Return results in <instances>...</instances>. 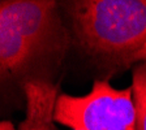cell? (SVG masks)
Returning <instances> with one entry per match:
<instances>
[{
    "label": "cell",
    "mask_w": 146,
    "mask_h": 130,
    "mask_svg": "<svg viewBox=\"0 0 146 130\" xmlns=\"http://www.w3.org/2000/svg\"><path fill=\"white\" fill-rule=\"evenodd\" d=\"M72 36L52 0H0V90L58 67Z\"/></svg>",
    "instance_id": "1"
},
{
    "label": "cell",
    "mask_w": 146,
    "mask_h": 130,
    "mask_svg": "<svg viewBox=\"0 0 146 130\" xmlns=\"http://www.w3.org/2000/svg\"><path fill=\"white\" fill-rule=\"evenodd\" d=\"M73 39L111 72L146 61V0H73L61 3Z\"/></svg>",
    "instance_id": "2"
},
{
    "label": "cell",
    "mask_w": 146,
    "mask_h": 130,
    "mask_svg": "<svg viewBox=\"0 0 146 130\" xmlns=\"http://www.w3.org/2000/svg\"><path fill=\"white\" fill-rule=\"evenodd\" d=\"M54 121L70 130H137L132 88L119 90L97 79L86 95L60 94Z\"/></svg>",
    "instance_id": "3"
},
{
    "label": "cell",
    "mask_w": 146,
    "mask_h": 130,
    "mask_svg": "<svg viewBox=\"0 0 146 130\" xmlns=\"http://www.w3.org/2000/svg\"><path fill=\"white\" fill-rule=\"evenodd\" d=\"M26 117L18 130H54V112L58 100V87L44 77L24 82Z\"/></svg>",
    "instance_id": "4"
},
{
    "label": "cell",
    "mask_w": 146,
    "mask_h": 130,
    "mask_svg": "<svg viewBox=\"0 0 146 130\" xmlns=\"http://www.w3.org/2000/svg\"><path fill=\"white\" fill-rule=\"evenodd\" d=\"M131 88L136 109L137 130H146V61L133 68Z\"/></svg>",
    "instance_id": "5"
},
{
    "label": "cell",
    "mask_w": 146,
    "mask_h": 130,
    "mask_svg": "<svg viewBox=\"0 0 146 130\" xmlns=\"http://www.w3.org/2000/svg\"><path fill=\"white\" fill-rule=\"evenodd\" d=\"M0 130H16L11 121H0Z\"/></svg>",
    "instance_id": "6"
}]
</instances>
